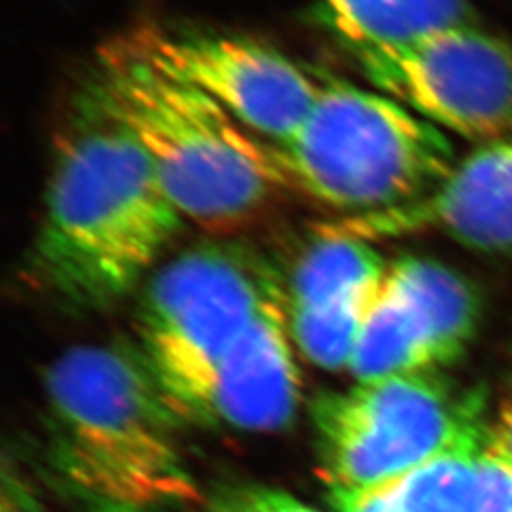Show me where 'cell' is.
<instances>
[{
    "label": "cell",
    "mask_w": 512,
    "mask_h": 512,
    "mask_svg": "<svg viewBox=\"0 0 512 512\" xmlns=\"http://www.w3.org/2000/svg\"><path fill=\"white\" fill-rule=\"evenodd\" d=\"M183 222L147 152L86 97L55 156L33 247L38 281L76 308L112 306L150 274Z\"/></svg>",
    "instance_id": "cell-1"
},
{
    "label": "cell",
    "mask_w": 512,
    "mask_h": 512,
    "mask_svg": "<svg viewBox=\"0 0 512 512\" xmlns=\"http://www.w3.org/2000/svg\"><path fill=\"white\" fill-rule=\"evenodd\" d=\"M50 458L93 512H150L198 497L179 414L139 349L78 346L46 372Z\"/></svg>",
    "instance_id": "cell-2"
},
{
    "label": "cell",
    "mask_w": 512,
    "mask_h": 512,
    "mask_svg": "<svg viewBox=\"0 0 512 512\" xmlns=\"http://www.w3.org/2000/svg\"><path fill=\"white\" fill-rule=\"evenodd\" d=\"M86 97L147 152L184 219L209 228L234 226L291 183L279 147L239 124L209 95L156 67L128 35L99 50Z\"/></svg>",
    "instance_id": "cell-3"
},
{
    "label": "cell",
    "mask_w": 512,
    "mask_h": 512,
    "mask_svg": "<svg viewBox=\"0 0 512 512\" xmlns=\"http://www.w3.org/2000/svg\"><path fill=\"white\" fill-rule=\"evenodd\" d=\"M279 150L291 183L351 219L418 202L456 165L442 129L385 93L344 82L321 84Z\"/></svg>",
    "instance_id": "cell-4"
},
{
    "label": "cell",
    "mask_w": 512,
    "mask_h": 512,
    "mask_svg": "<svg viewBox=\"0 0 512 512\" xmlns=\"http://www.w3.org/2000/svg\"><path fill=\"white\" fill-rule=\"evenodd\" d=\"M311 420L329 492L366 490L488 440L484 399L429 370L323 393Z\"/></svg>",
    "instance_id": "cell-5"
},
{
    "label": "cell",
    "mask_w": 512,
    "mask_h": 512,
    "mask_svg": "<svg viewBox=\"0 0 512 512\" xmlns=\"http://www.w3.org/2000/svg\"><path fill=\"white\" fill-rule=\"evenodd\" d=\"M283 293L281 270L241 243L196 245L148 277L137 349L179 418L207 370Z\"/></svg>",
    "instance_id": "cell-6"
},
{
    "label": "cell",
    "mask_w": 512,
    "mask_h": 512,
    "mask_svg": "<svg viewBox=\"0 0 512 512\" xmlns=\"http://www.w3.org/2000/svg\"><path fill=\"white\" fill-rule=\"evenodd\" d=\"M368 82L461 137L512 139V46L473 23L355 57Z\"/></svg>",
    "instance_id": "cell-7"
},
{
    "label": "cell",
    "mask_w": 512,
    "mask_h": 512,
    "mask_svg": "<svg viewBox=\"0 0 512 512\" xmlns=\"http://www.w3.org/2000/svg\"><path fill=\"white\" fill-rule=\"evenodd\" d=\"M128 37L156 67L209 95L275 147L293 139L321 88L289 57L253 38L173 35L152 25Z\"/></svg>",
    "instance_id": "cell-8"
},
{
    "label": "cell",
    "mask_w": 512,
    "mask_h": 512,
    "mask_svg": "<svg viewBox=\"0 0 512 512\" xmlns=\"http://www.w3.org/2000/svg\"><path fill=\"white\" fill-rule=\"evenodd\" d=\"M287 293L274 298L207 370L181 420L241 431H277L293 421L300 374L293 355Z\"/></svg>",
    "instance_id": "cell-9"
},
{
    "label": "cell",
    "mask_w": 512,
    "mask_h": 512,
    "mask_svg": "<svg viewBox=\"0 0 512 512\" xmlns=\"http://www.w3.org/2000/svg\"><path fill=\"white\" fill-rule=\"evenodd\" d=\"M332 228L361 239L437 228L469 249L512 255V139L469 154L418 202Z\"/></svg>",
    "instance_id": "cell-10"
},
{
    "label": "cell",
    "mask_w": 512,
    "mask_h": 512,
    "mask_svg": "<svg viewBox=\"0 0 512 512\" xmlns=\"http://www.w3.org/2000/svg\"><path fill=\"white\" fill-rule=\"evenodd\" d=\"M315 19L357 57L467 25L471 8L467 0H317Z\"/></svg>",
    "instance_id": "cell-11"
},
{
    "label": "cell",
    "mask_w": 512,
    "mask_h": 512,
    "mask_svg": "<svg viewBox=\"0 0 512 512\" xmlns=\"http://www.w3.org/2000/svg\"><path fill=\"white\" fill-rule=\"evenodd\" d=\"M387 264L366 239L325 228L285 277L287 310H319L378 293Z\"/></svg>",
    "instance_id": "cell-12"
},
{
    "label": "cell",
    "mask_w": 512,
    "mask_h": 512,
    "mask_svg": "<svg viewBox=\"0 0 512 512\" xmlns=\"http://www.w3.org/2000/svg\"><path fill=\"white\" fill-rule=\"evenodd\" d=\"M480 452H448L384 484L330 492L336 512H476Z\"/></svg>",
    "instance_id": "cell-13"
},
{
    "label": "cell",
    "mask_w": 512,
    "mask_h": 512,
    "mask_svg": "<svg viewBox=\"0 0 512 512\" xmlns=\"http://www.w3.org/2000/svg\"><path fill=\"white\" fill-rule=\"evenodd\" d=\"M439 365L427 323L399 287L384 281L368 310L349 372L359 384Z\"/></svg>",
    "instance_id": "cell-14"
},
{
    "label": "cell",
    "mask_w": 512,
    "mask_h": 512,
    "mask_svg": "<svg viewBox=\"0 0 512 512\" xmlns=\"http://www.w3.org/2000/svg\"><path fill=\"white\" fill-rule=\"evenodd\" d=\"M387 277L425 319L439 365L456 361L475 336L480 300L473 285L452 268L420 256L387 266Z\"/></svg>",
    "instance_id": "cell-15"
},
{
    "label": "cell",
    "mask_w": 512,
    "mask_h": 512,
    "mask_svg": "<svg viewBox=\"0 0 512 512\" xmlns=\"http://www.w3.org/2000/svg\"><path fill=\"white\" fill-rule=\"evenodd\" d=\"M376 294L319 310H287L294 344L315 365L348 368Z\"/></svg>",
    "instance_id": "cell-16"
},
{
    "label": "cell",
    "mask_w": 512,
    "mask_h": 512,
    "mask_svg": "<svg viewBox=\"0 0 512 512\" xmlns=\"http://www.w3.org/2000/svg\"><path fill=\"white\" fill-rule=\"evenodd\" d=\"M205 512H319L302 503L294 495L258 484H241L226 490L209 501Z\"/></svg>",
    "instance_id": "cell-17"
},
{
    "label": "cell",
    "mask_w": 512,
    "mask_h": 512,
    "mask_svg": "<svg viewBox=\"0 0 512 512\" xmlns=\"http://www.w3.org/2000/svg\"><path fill=\"white\" fill-rule=\"evenodd\" d=\"M476 512H512V471L486 454L478 458Z\"/></svg>",
    "instance_id": "cell-18"
},
{
    "label": "cell",
    "mask_w": 512,
    "mask_h": 512,
    "mask_svg": "<svg viewBox=\"0 0 512 512\" xmlns=\"http://www.w3.org/2000/svg\"><path fill=\"white\" fill-rule=\"evenodd\" d=\"M0 512H44L37 492L10 458L2 465Z\"/></svg>",
    "instance_id": "cell-19"
},
{
    "label": "cell",
    "mask_w": 512,
    "mask_h": 512,
    "mask_svg": "<svg viewBox=\"0 0 512 512\" xmlns=\"http://www.w3.org/2000/svg\"><path fill=\"white\" fill-rule=\"evenodd\" d=\"M486 444L484 454L512 471V401L501 410L492 431H488Z\"/></svg>",
    "instance_id": "cell-20"
}]
</instances>
